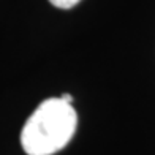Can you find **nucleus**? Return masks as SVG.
<instances>
[{"instance_id": "obj_1", "label": "nucleus", "mask_w": 155, "mask_h": 155, "mask_svg": "<svg viewBox=\"0 0 155 155\" xmlns=\"http://www.w3.org/2000/svg\"><path fill=\"white\" fill-rule=\"evenodd\" d=\"M78 127V114L62 98H48L32 112L21 133L27 155H52L71 141Z\"/></svg>"}, {"instance_id": "obj_2", "label": "nucleus", "mask_w": 155, "mask_h": 155, "mask_svg": "<svg viewBox=\"0 0 155 155\" xmlns=\"http://www.w3.org/2000/svg\"><path fill=\"white\" fill-rule=\"evenodd\" d=\"M55 8H60V10H70L73 8L74 5H78L81 0H49Z\"/></svg>"}, {"instance_id": "obj_3", "label": "nucleus", "mask_w": 155, "mask_h": 155, "mask_svg": "<svg viewBox=\"0 0 155 155\" xmlns=\"http://www.w3.org/2000/svg\"><path fill=\"white\" fill-rule=\"evenodd\" d=\"M60 98H62V100L65 101V103H68V104H71V103H73V97L70 95V94H63Z\"/></svg>"}]
</instances>
